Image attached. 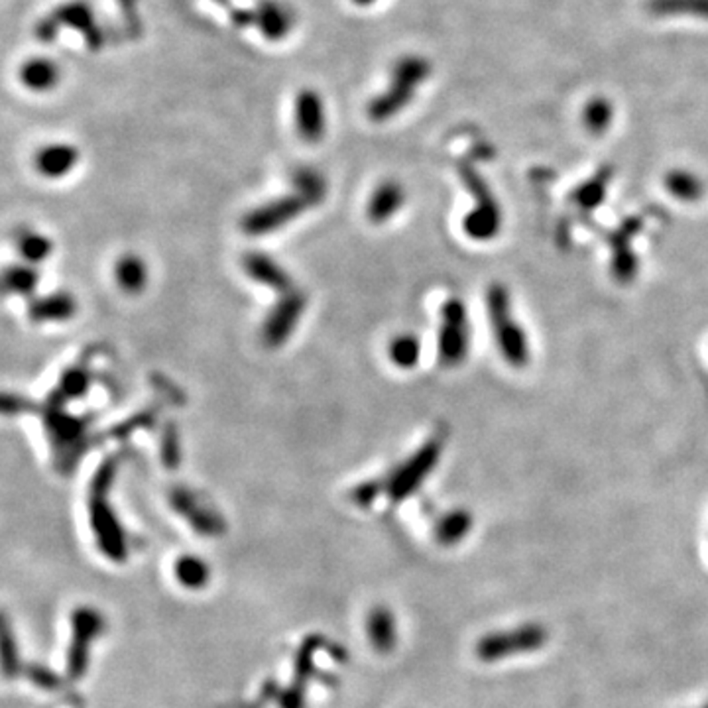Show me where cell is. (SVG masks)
Listing matches in <instances>:
<instances>
[{"mask_svg": "<svg viewBox=\"0 0 708 708\" xmlns=\"http://www.w3.org/2000/svg\"><path fill=\"white\" fill-rule=\"evenodd\" d=\"M368 635L374 648L382 653L396 646V620L388 608H374L368 620Z\"/></svg>", "mask_w": 708, "mask_h": 708, "instance_id": "obj_22", "label": "cell"}, {"mask_svg": "<svg viewBox=\"0 0 708 708\" xmlns=\"http://www.w3.org/2000/svg\"><path fill=\"white\" fill-rule=\"evenodd\" d=\"M294 185L297 189V193L303 195L313 207L325 197V181L319 174H315L311 169L297 171L294 177Z\"/></svg>", "mask_w": 708, "mask_h": 708, "instance_id": "obj_34", "label": "cell"}, {"mask_svg": "<svg viewBox=\"0 0 708 708\" xmlns=\"http://www.w3.org/2000/svg\"><path fill=\"white\" fill-rule=\"evenodd\" d=\"M174 504L177 510L189 517V522L195 525V530L203 533H219L221 520L208 510H199L195 498L185 492V490H177L174 492Z\"/></svg>", "mask_w": 708, "mask_h": 708, "instance_id": "obj_23", "label": "cell"}, {"mask_svg": "<svg viewBox=\"0 0 708 708\" xmlns=\"http://www.w3.org/2000/svg\"><path fill=\"white\" fill-rule=\"evenodd\" d=\"M470 329L467 307L460 299H449L441 310L439 326V358L444 365H460L468 354Z\"/></svg>", "mask_w": 708, "mask_h": 708, "instance_id": "obj_6", "label": "cell"}, {"mask_svg": "<svg viewBox=\"0 0 708 708\" xmlns=\"http://www.w3.org/2000/svg\"><path fill=\"white\" fill-rule=\"evenodd\" d=\"M608 181H610V169L598 171L593 179H588L585 185H580L575 192L573 199L577 201V205L585 208H594L601 205L606 195Z\"/></svg>", "mask_w": 708, "mask_h": 708, "instance_id": "obj_30", "label": "cell"}, {"mask_svg": "<svg viewBox=\"0 0 708 708\" xmlns=\"http://www.w3.org/2000/svg\"><path fill=\"white\" fill-rule=\"evenodd\" d=\"M547 640V632L541 625H523L512 633H492L478 643V656L486 661H494L512 653H523L541 648Z\"/></svg>", "mask_w": 708, "mask_h": 708, "instance_id": "obj_9", "label": "cell"}, {"mask_svg": "<svg viewBox=\"0 0 708 708\" xmlns=\"http://www.w3.org/2000/svg\"><path fill=\"white\" fill-rule=\"evenodd\" d=\"M389 360L394 362L397 368L410 370L415 368L417 362L421 358V342L413 334H399L388 347Z\"/></svg>", "mask_w": 708, "mask_h": 708, "instance_id": "obj_27", "label": "cell"}, {"mask_svg": "<svg viewBox=\"0 0 708 708\" xmlns=\"http://www.w3.org/2000/svg\"><path fill=\"white\" fill-rule=\"evenodd\" d=\"M614 274L618 279L625 281L632 279L638 271V260H635L633 252L630 248V236L622 232L614 236Z\"/></svg>", "mask_w": 708, "mask_h": 708, "instance_id": "obj_28", "label": "cell"}, {"mask_svg": "<svg viewBox=\"0 0 708 708\" xmlns=\"http://www.w3.org/2000/svg\"><path fill=\"white\" fill-rule=\"evenodd\" d=\"M297 134L305 142L317 144L325 136V106L317 90H299L294 105Z\"/></svg>", "mask_w": 708, "mask_h": 708, "instance_id": "obj_11", "label": "cell"}, {"mask_svg": "<svg viewBox=\"0 0 708 708\" xmlns=\"http://www.w3.org/2000/svg\"><path fill=\"white\" fill-rule=\"evenodd\" d=\"M486 307L502 357L507 360V365L523 368L530 360L528 339H525L522 326L514 321L510 295L502 284H492L488 287Z\"/></svg>", "mask_w": 708, "mask_h": 708, "instance_id": "obj_3", "label": "cell"}, {"mask_svg": "<svg viewBox=\"0 0 708 708\" xmlns=\"http://www.w3.org/2000/svg\"><path fill=\"white\" fill-rule=\"evenodd\" d=\"M443 451L441 439H431L423 444V447L415 452V455L399 468L396 475L389 478L388 483V494L394 500H404L405 496L413 494L417 486H420L429 472L437 465Z\"/></svg>", "mask_w": 708, "mask_h": 708, "instance_id": "obj_8", "label": "cell"}, {"mask_svg": "<svg viewBox=\"0 0 708 708\" xmlns=\"http://www.w3.org/2000/svg\"><path fill=\"white\" fill-rule=\"evenodd\" d=\"M161 460L163 465L169 467V468H176L179 465V457H181V451H179V439H177V431L174 425H169V428L163 431V437H161Z\"/></svg>", "mask_w": 708, "mask_h": 708, "instance_id": "obj_35", "label": "cell"}, {"mask_svg": "<svg viewBox=\"0 0 708 708\" xmlns=\"http://www.w3.org/2000/svg\"><path fill=\"white\" fill-rule=\"evenodd\" d=\"M472 528V517L465 510H455L447 515H443L437 528H435V535H437V541H441L443 546H455Z\"/></svg>", "mask_w": 708, "mask_h": 708, "instance_id": "obj_26", "label": "cell"}, {"mask_svg": "<svg viewBox=\"0 0 708 708\" xmlns=\"http://www.w3.org/2000/svg\"><path fill=\"white\" fill-rule=\"evenodd\" d=\"M380 492V486L376 483H370V484H362L357 490H354V500H357L360 506H368Z\"/></svg>", "mask_w": 708, "mask_h": 708, "instance_id": "obj_36", "label": "cell"}, {"mask_svg": "<svg viewBox=\"0 0 708 708\" xmlns=\"http://www.w3.org/2000/svg\"><path fill=\"white\" fill-rule=\"evenodd\" d=\"M38 271H35L30 264H18L11 266L4 274V286L6 289H11L12 294L18 295H30L38 287Z\"/></svg>", "mask_w": 708, "mask_h": 708, "instance_id": "obj_31", "label": "cell"}, {"mask_svg": "<svg viewBox=\"0 0 708 708\" xmlns=\"http://www.w3.org/2000/svg\"><path fill=\"white\" fill-rule=\"evenodd\" d=\"M614 118V108L604 97H596L585 106V126L588 132L602 134L610 129Z\"/></svg>", "mask_w": 708, "mask_h": 708, "instance_id": "obj_29", "label": "cell"}, {"mask_svg": "<svg viewBox=\"0 0 708 708\" xmlns=\"http://www.w3.org/2000/svg\"><path fill=\"white\" fill-rule=\"evenodd\" d=\"M116 475V460L106 459L101 467H98L97 475L93 478V484H90V523H93V530L97 533L98 546H101L105 555H108L114 561L124 559V538L122 530L118 525L116 517L108 506L106 492L113 484V478Z\"/></svg>", "mask_w": 708, "mask_h": 708, "instance_id": "obj_2", "label": "cell"}, {"mask_svg": "<svg viewBox=\"0 0 708 708\" xmlns=\"http://www.w3.org/2000/svg\"><path fill=\"white\" fill-rule=\"evenodd\" d=\"M313 207L303 195L294 193L279 197L276 201H270L258 208H254L242 219V229L252 236L274 232L281 226L292 223L295 216L305 213L307 208Z\"/></svg>", "mask_w": 708, "mask_h": 708, "instance_id": "obj_7", "label": "cell"}, {"mask_svg": "<svg viewBox=\"0 0 708 708\" xmlns=\"http://www.w3.org/2000/svg\"><path fill=\"white\" fill-rule=\"evenodd\" d=\"M79 152L71 144H50L35 153V169L43 177L59 179L77 166Z\"/></svg>", "mask_w": 708, "mask_h": 708, "instance_id": "obj_15", "label": "cell"}, {"mask_svg": "<svg viewBox=\"0 0 708 708\" xmlns=\"http://www.w3.org/2000/svg\"><path fill=\"white\" fill-rule=\"evenodd\" d=\"M18 248H20L22 258L28 264H40L45 258H50L53 247L48 236L40 232H24L18 239Z\"/></svg>", "mask_w": 708, "mask_h": 708, "instance_id": "obj_32", "label": "cell"}, {"mask_svg": "<svg viewBox=\"0 0 708 708\" xmlns=\"http://www.w3.org/2000/svg\"><path fill=\"white\" fill-rule=\"evenodd\" d=\"M114 276L122 292L132 295L140 294L148 284L146 262H144L140 256H136V254H126V256L116 262Z\"/></svg>", "mask_w": 708, "mask_h": 708, "instance_id": "obj_21", "label": "cell"}, {"mask_svg": "<svg viewBox=\"0 0 708 708\" xmlns=\"http://www.w3.org/2000/svg\"><path fill=\"white\" fill-rule=\"evenodd\" d=\"M89 384H90V374L85 366L69 368L66 374H63L56 392L51 394L50 405H63L66 402H71V399L85 396Z\"/></svg>", "mask_w": 708, "mask_h": 708, "instance_id": "obj_24", "label": "cell"}, {"mask_svg": "<svg viewBox=\"0 0 708 708\" xmlns=\"http://www.w3.org/2000/svg\"><path fill=\"white\" fill-rule=\"evenodd\" d=\"M254 24L264 34V38L278 42L287 35L289 26H292V16H289L284 4H278L274 0H262L256 11H254Z\"/></svg>", "mask_w": 708, "mask_h": 708, "instance_id": "obj_18", "label": "cell"}, {"mask_svg": "<svg viewBox=\"0 0 708 708\" xmlns=\"http://www.w3.org/2000/svg\"><path fill=\"white\" fill-rule=\"evenodd\" d=\"M646 11L653 18H701L708 20V0H648Z\"/></svg>", "mask_w": 708, "mask_h": 708, "instance_id": "obj_20", "label": "cell"}, {"mask_svg": "<svg viewBox=\"0 0 708 708\" xmlns=\"http://www.w3.org/2000/svg\"><path fill=\"white\" fill-rule=\"evenodd\" d=\"M665 187L671 195L680 199V201H696L704 193L701 177H696L687 169L669 171L665 177Z\"/></svg>", "mask_w": 708, "mask_h": 708, "instance_id": "obj_25", "label": "cell"}, {"mask_svg": "<svg viewBox=\"0 0 708 708\" xmlns=\"http://www.w3.org/2000/svg\"><path fill=\"white\" fill-rule=\"evenodd\" d=\"M179 583L187 588H201L208 580V567L197 557H181L176 565Z\"/></svg>", "mask_w": 708, "mask_h": 708, "instance_id": "obj_33", "label": "cell"}, {"mask_svg": "<svg viewBox=\"0 0 708 708\" xmlns=\"http://www.w3.org/2000/svg\"><path fill=\"white\" fill-rule=\"evenodd\" d=\"M75 313H77L75 299L63 292L38 297L30 303V317L35 323L69 321L74 319Z\"/></svg>", "mask_w": 708, "mask_h": 708, "instance_id": "obj_16", "label": "cell"}, {"mask_svg": "<svg viewBox=\"0 0 708 708\" xmlns=\"http://www.w3.org/2000/svg\"><path fill=\"white\" fill-rule=\"evenodd\" d=\"M352 3L357 6H372L374 3H378V0H352Z\"/></svg>", "mask_w": 708, "mask_h": 708, "instance_id": "obj_37", "label": "cell"}, {"mask_svg": "<svg viewBox=\"0 0 708 708\" xmlns=\"http://www.w3.org/2000/svg\"><path fill=\"white\" fill-rule=\"evenodd\" d=\"M53 24L58 26H69V28H75L81 34H83V38L87 42V45L90 50H98L103 43V34L98 30V26L95 22V16L90 12V6L87 3H69V4H63L59 6L56 12L51 16Z\"/></svg>", "mask_w": 708, "mask_h": 708, "instance_id": "obj_12", "label": "cell"}, {"mask_svg": "<svg viewBox=\"0 0 708 708\" xmlns=\"http://www.w3.org/2000/svg\"><path fill=\"white\" fill-rule=\"evenodd\" d=\"M431 74V63L421 56H404L392 67L389 85L382 95L372 98L368 105V116L374 122H384L396 116L402 108L412 103L415 90L428 81Z\"/></svg>", "mask_w": 708, "mask_h": 708, "instance_id": "obj_1", "label": "cell"}, {"mask_svg": "<svg viewBox=\"0 0 708 708\" xmlns=\"http://www.w3.org/2000/svg\"><path fill=\"white\" fill-rule=\"evenodd\" d=\"M305 310V297L299 292L284 294L279 299V303L271 310L268 319L262 326V339L270 349H278L279 344H284L295 329V325L302 319Z\"/></svg>", "mask_w": 708, "mask_h": 708, "instance_id": "obj_10", "label": "cell"}, {"mask_svg": "<svg viewBox=\"0 0 708 708\" xmlns=\"http://www.w3.org/2000/svg\"><path fill=\"white\" fill-rule=\"evenodd\" d=\"M87 428L89 421L83 417L71 415L61 405H50L45 412V429L51 439L53 455H56L59 467L69 470L77 465L87 444Z\"/></svg>", "mask_w": 708, "mask_h": 708, "instance_id": "obj_5", "label": "cell"}, {"mask_svg": "<svg viewBox=\"0 0 708 708\" xmlns=\"http://www.w3.org/2000/svg\"><path fill=\"white\" fill-rule=\"evenodd\" d=\"M22 85L35 93H43L59 83V67L48 58H32L18 71Z\"/></svg>", "mask_w": 708, "mask_h": 708, "instance_id": "obj_19", "label": "cell"}, {"mask_svg": "<svg viewBox=\"0 0 708 708\" xmlns=\"http://www.w3.org/2000/svg\"><path fill=\"white\" fill-rule=\"evenodd\" d=\"M74 625H75V640H74V649H71L69 656V669L71 675L77 677L83 673L87 665V641L95 638L98 630L103 628V622L101 616L97 612L83 608V610L75 612Z\"/></svg>", "mask_w": 708, "mask_h": 708, "instance_id": "obj_14", "label": "cell"}, {"mask_svg": "<svg viewBox=\"0 0 708 708\" xmlns=\"http://www.w3.org/2000/svg\"><path fill=\"white\" fill-rule=\"evenodd\" d=\"M244 271L258 284L266 286L270 289H276L279 294H289L294 292L292 289V278H289L287 271L281 268L278 262L271 260L266 254L260 252H250L242 260Z\"/></svg>", "mask_w": 708, "mask_h": 708, "instance_id": "obj_13", "label": "cell"}, {"mask_svg": "<svg viewBox=\"0 0 708 708\" xmlns=\"http://www.w3.org/2000/svg\"><path fill=\"white\" fill-rule=\"evenodd\" d=\"M462 184L467 185L468 193L475 197L476 207L465 216L462 229L475 240H490L494 239L502 226V213L496 199L490 193L486 181L478 174L475 166L462 161L459 166Z\"/></svg>", "mask_w": 708, "mask_h": 708, "instance_id": "obj_4", "label": "cell"}, {"mask_svg": "<svg viewBox=\"0 0 708 708\" xmlns=\"http://www.w3.org/2000/svg\"><path fill=\"white\" fill-rule=\"evenodd\" d=\"M404 201H405L404 187L399 185L397 181H384V184H380L374 189V193L370 197L368 219L372 223L382 224L388 219H392L399 208H402Z\"/></svg>", "mask_w": 708, "mask_h": 708, "instance_id": "obj_17", "label": "cell"}]
</instances>
